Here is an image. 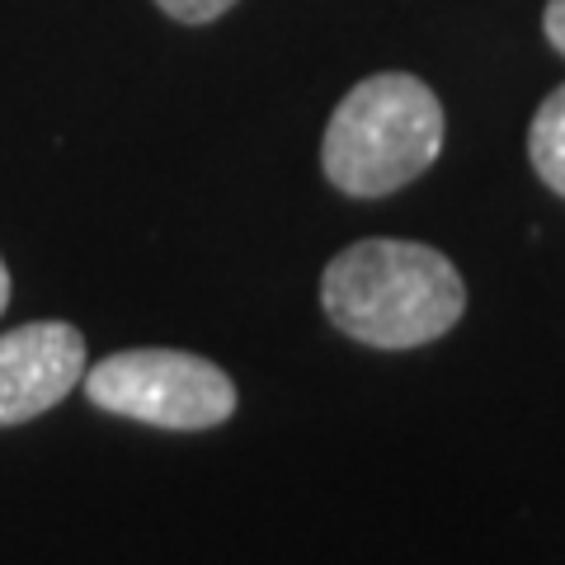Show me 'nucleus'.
I'll return each mask as SVG.
<instances>
[{
	"label": "nucleus",
	"instance_id": "nucleus-1",
	"mask_svg": "<svg viewBox=\"0 0 565 565\" xmlns=\"http://www.w3.org/2000/svg\"><path fill=\"white\" fill-rule=\"evenodd\" d=\"M321 307L330 326L367 349H424L467 316L457 264L424 241H353L326 264Z\"/></svg>",
	"mask_w": 565,
	"mask_h": 565
},
{
	"label": "nucleus",
	"instance_id": "nucleus-2",
	"mask_svg": "<svg viewBox=\"0 0 565 565\" xmlns=\"http://www.w3.org/2000/svg\"><path fill=\"white\" fill-rule=\"evenodd\" d=\"M444 104L411 71L363 76L334 104L321 137V170L344 199H392L444 156Z\"/></svg>",
	"mask_w": 565,
	"mask_h": 565
},
{
	"label": "nucleus",
	"instance_id": "nucleus-3",
	"mask_svg": "<svg viewBox=\"0 0 565 565\" xmlns=\"http://www.w3.org/2000/svg\"><path fill=\"white\" fill-rule=\"evenodd\" d=\"M90 405L170 434L217 429L236 415V382L184 349H122L85 367Z\"/></svg>",
	"mask_w": 565,
	"mask_h": 565
},
{
	"label": "nucleus",
	"instance_id": "nucleus-4",
	"mask_svg": "<svg viewBox=\"0 0 565 565\" xmlns=\"http://www.w3.org/2000/svg\"><path fill=\"white\" fill-rule=\"evenodd\" d=\"M85 377V334L66 321H33L0 334V429L62 405Z\"/></svg>",
	"mask_w": 565,
	"mask_h": 565
},
{
	"label": "nucleus",
	"instance_id": "nucleus-5",
	"mask_svg": "<svg viewBox=\"0 0 565 565\" xmlns=\"http://www.w3.org/2000/svg\"><path fill=\"white\" fill-rule=\"evenodd\" d=\"M527 161H533L537 180L556 199H565V85H556L527 122Z\"/></svg>",
	"mask_w": 565,
	"mask_h": 565
},
{
	"label": "nucleus",
	"instance_id": "nucleus-6",
	"mask_svg": "<svg viewBox=\"0 0 565 565\" xmlns=\"http://www.w3.org/2000/svg\"><path fill=\"white\" fill-rule=\"evenodd\" d=\"M156 6H161L174 24H212V20H222L236 0H156Z\"/></svg>",
	"mask_w": 565,
	"mask_h": 565
},
{
	"label": "nucleus",
	"instance_id": "nucleus-7",
	"mask_svg": "<svg viewBox=\"0 0 565 565\" xmlns=\"http://www.w3.org/2000/svg\"><path fill=\"white\" fill-rule=\"evenodd\" d=\"M542 33H546V43H552L561 57H565V0H546V10H542Z\"/></svg>",
	"mask_w": 565,
	"mask_h": 565
},
{
	"label": "nucleus",
	"instance_id": "nucleus-8",
	"mask_svg": "<svg viewBox=\"0 0 565 565\" xmlns=\"http://www.w3.org/2000/svg\"><path fill=\"white\" fill-rule=\"evenodd\" d=\"M10 307V269H6V259H0V316H6Z\"/></svg>",
	"mask_w": 565,
	"mask_h": 565
}]
</instances>
